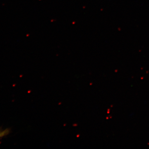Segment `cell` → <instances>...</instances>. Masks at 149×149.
<instances>
[{
    "instance_id": "cell-1",
    "label": "cell",
    "mask_w": 149,
    "mask_h": 149,
    "mask_svg": "<svg viewBox=\"0 0 149 149\" xmlns=\"http://www.w3.org/2000/svg\"><path fill=\"white\" fill-rule=\"evenodd\" d=\"M10 128H6L3 130L0 127V139L8 136L10 133Z\"/></svg>"
}]
</instances>
